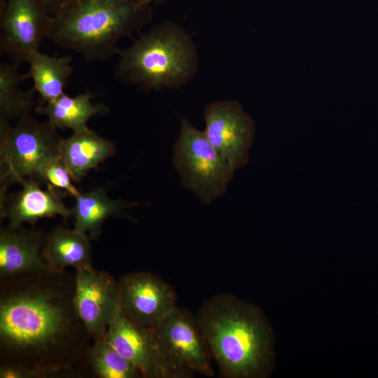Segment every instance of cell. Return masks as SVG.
Wrapping results in <instances>:
<instances>
[{
    "instance_id": "obj_2",
    "label": "cell",
    "mask_w": 378,
    "mask_h": 378,
    "mask_svg": "<svg viewBox=\"0 0 378 378\" xmlns=\"http://www.w3.org/2000/svg\"><path fill=\"white\" fill-rule=\"evenodd\" d=\"M212 358L227 378L267 374L272 360V335L261 311L233 295L206 300L195 316Z\"/></svg>"
},
{
    "instance_id": "obj_4",
    "label": "cell",
    "mask_w": 378,
    "mask_h": 378,
    "mask_svg": "<svg viewBox=\"0 0 378 378\" xmlns=\"http://www.w3.org/2000/svg\"><path fill=\"white\" fill-rule=\"evenodd\" d=\"M114 68L120 83L158 90L186 79L194 68V51L188 37L171 25H160L119 50Z\"/></svg>"
},
{
    "instance_id": "obj_14",
    "label": "cell",
    "mask_w": 378,
    "mask_h": 378,
    "mask_svg": "<svg viewBox=\"0 0 378 378\" xmlns=\"http://www.w3.org/2000/svg\"><path fill=\"white\" fill-rule=\"evenodd\" d=\"M46 235L36 228L8 227L0 232V277L10 279L50 269L42 252Z\"/></svg>"
},
{
    "instance_id": "obj_20",
    "label": "cell",
    "mask_w": 378,
    "mask_h": 378,
    "mask_svg": "<svg viewBox=\"0 0 378 378\" xmlns=\"http://www.w3.org/2000/svg\"><path fill=\"white\" fill-rule=\"evenodd\" d=\"M20 64L14 62L0 63V120L9 122L30 114L35 105L34 88L27 91L20 89V84L29 78L21 74Z\"/></svg>"
},
{
    "instance_id": "obj_11",
    "label": "cell",
    "mask_w": 378,
    "mask_h": 378,
    "mask_svg": "<svg viewBox=\"0 0 378 378\" xmlns=\"http://www.w3.org/2000/svg\"><path fill=\"white\" fill-rule=\"evenodd\" d=\"M74 306L93 342L121 313L118 281L92 266L75 268Z\"/></svg>"
},
{
    "instance_id": "obj_5",
    "label": "cell",
    "mask_w": 378,
    "mask_h": 378,
    "mask_svg": "<svg viewBox=\"0 0 378 378\" xmlns=\"http://www.w3.org/2000/svg\"><path fill=\"white\" fill-rule=\"evenodd\" d=\"M62 139L48 122H39L30 114L14 126L0 120V193H7L11 184L37 180L41 167L59 156Z\"/></svg>"
},
{
    "instance_id": "obj_16",
    "label": "cell",
    "mask_w": 378,
    "mask_h": 378,
    "mask_svg": "<svg viewBox=\"0 0 378 378\" xmlns=\"http://www.w3.org/2000/svg\"><path fill=\"white\" fill-rule=\"evenodd\" d=\"M71 207V217L74 218V228L83 233H89L91 239H97L102 232V225L111 216L132 219L125 211L138 206L137 202L109 198L105 190L96 188L87 192H80Z\"/></svg>"
},
{
    "instance_id": "obj_19",
    "label": "cell",
    "mask_w": 378,
    "mask_h": 378,
    "mask_svg": "<svg viewBox=\"0 0 378 378\" xmlns=\"http://www.w3.org/2000/svg\"><path fill=\"white\" fill-rule=\"evenodd\" d=\"M27 73L34 83L33 88L39 95L38 105L50 102L64 93L68 79L74 71L72 56L49 55L35 50L27 56Z\"/></svg>"
},
{
    "instance_id": "obj_12",
    "label": "cell",
    "mask_w": 378,
    "mask_h": 378,
    "mask_svg": "<svg viewBox=\"0 0 378 378\" xmlns=\"http://www.w3.org/2000/svg\"><path fill=\"white\" fill-rule=\"evenodd\" d=\"M104 339L143 377L178 378L166 362L154 332L135 325L122 313L108 326Z\"/></svg>"
},
{
    "instance_id": "obj_23",
    "label": "cell",
    "mask_w": 378,
    "mask_h": 378,
    "mask_svg": "<svg viewBox=\"0 0 378 378\" xmlns=\"http://www.w3.org/2000/svg\"><path fill=\"white\" fill-rule=\"evenodd\" d=\"M88 0H44L46 6L52 16L59 15L75 6ZM142 4H148L152 0H129Z\"/></svg>"
},
{
    "instance_id": "obj_3",
    "label": "cell",
    "mask_w": 378,
    "mask_h": 378,
    "mask_svg": "<svg viewBox=\"0 0 378 378\" xmlns=\"http://www.w3.org/2000/svg\"><path fill=\"white\" fill-rule=\"evenodd\" d=\"M148 4L129 0H88L52 16L47 38L88 62L110 59L118 41L140 25Z\"/></svg>"
},
{
    "instance_id": "obj_15",
    "label": "cell",
    "mask_w": 378,
    "mask_h": 378,
    "mask_svg": "<svg viewBox=\"0 0 378 378\" xmlns=\"http://www.w3.org/2000/svg\"><path fill=\"white\" fill-rule=\"evenodd\" d=\"M115 150L113 141L87 128L61 139L59 157L72 180L79 182L91 169L112 156Z\"/></svg>"
},
{
    "instance_id": "obj_1",
    "label": "cell",
    "mask_w": 378,
    "mask_h": 378,
    "mask_svg": "<svg viewBox=\"0 0 378 378\" xmlns=\"http://www.w3.org/2000/svg\"><path fill=\"white\" fill-rule=\"evenodd\" d=\"M0 281L1 365L35 378L85 374L92 340L75 309L74 275L48 269Z\"/></svg>"
},
{
    "instance_id": "obj_6",
    "label": "cell",
    "mask_w": 378,
    "mask_h": 378,
    "mask_svg": "<svg viewBox=\"0 0 378 378\" xmlns=\"http://www.w3.org/2000/svg\"><path fill=\"white\" fill-rule=\"evenodd\" d=\"M173 165L182 185L204 204L223 195L234 172L207 139L204 132L181 120L173 152Z\"/></svg>"
},
{
    "instance_id": "obj_25",
    "label": "cell",
    "mask_w": 378,
    "mask_h": 378,
    "mask_svg": "<svg viewBox=\"0 0 378 378\" xmlns=\"http://www.w3.org/2000/svg\"><path fill=\"white\" fill-rule=\"evenodd\" d=\"M6 1V0H0V9H1L4 7Z\"/></svg>"
},
{
    "instance_id": "obj_10",
    "label": "cell",
    "mask_w": 378,
    "mask_h": 378,
    "mask_svg": "<svg viewBox=\"0 0 378 378\" xmlns=\"http://www.w3.org/2000/svg\"><path fill=\"white\" fill-rule=\"evenodd\" d=\"M118 286L121 313L143 328L153 331L177 307L172 286L150 272L125 274Z\"/></svg>"
},
{
    "instance_id": "obj_21",
    "label": "cell",
    "mask_w": 378,
    "mask_h": 378,
    "mask_svg": "<svg viewBox=\"0 0 378 378\" xmlns=\"http://www.w3.org/2000/svg\"><path fill=\"white\" fill-rule=\"evenodd\" d=\"M89 365L100 378L142 377L136 367L113 348L104 337L93 342L89 351Z\"/></svg>"
},
{
    "instance_id": "obj_13",
    "label": "cell",
    "mask_w": 378,
    "mask_h": 378,
    "mask_svg": "<svg viewBox=\"0 0 378 378\" xmlns=\"http://www.w3.org/2000/svg\"><path fill=\"white\" fill-rule=\"evenodd\" d=\"M22 188L17 192L0 196L1 217L8 220L9 228H18L24 223H33L39 218L61 216L64 219L71 217V208L66 206L63 197L67 194L50 184L46 189L41 183L28 178L21 183Z\"/></svg>"
},
{
    "instance_id": "obj_22",
    "label": "cell",
    "mask_w": 378,
    "mask_h": 378,
    "mask_svg": "<svg viewBox=\"0 0 378 378\" xmlns=\"http://www.w3.org/2000/svg\"><path fill=\"white\" fill-rule=\"evenodd\" d=\"M37 181L62 190L74 197L80 192L72 183L71 175L59 156L48 161L41 167Z\"/></svg>"
},
{
    "instance_id": "obj_24",
    "label": "cell",
    "mask_w": 378,
    "mask_h": 378,
    "mask_svg": "<svg viewBox=\"0 0 378 378\" xmlns=\"http://www.w3.org/2000/svg\"><path fill=\"white\" fill-rule=\"evenodd\" d=\"M1 378H35L28 370L17 365H1Z\"/></svg>"
},
{
    "instance_id": "obj_9",
    "label": "cell",
    "mask_w": 378,
    "mask_h": 378,
    "mask_svg": "<svg viewBox=\"0 0 378 378\" xmlns=\"http://www.w3.org/2000/svg\"><path fill=\"white\" fill-rule=\"evenodd\" d=\"M204 118L207 139L235 172L249 160V150L255 138L252 118L237 101H218L205 107Z\"/></svg>"
},
{
    "instance_id": "obj_7",
    "label": "cell",
    "mask_w": 378,
    "mask_h": 378,
    "mask_svg": "<svg viewBox=\"0 0 378 378\" xmlns=\"http://www.w3.org/2000/svg\"><path fill=\"white\" fill-rule=\"evenodd\" d=\"M161 352L178 378L213 374L212 358L196 318L176 307L153 330Z\"/></svg>"
},
{
    "instance_id": "obj_17",
    "label": "cell",
    "mask_w": 378,
    "mask_h": 378,
    "mask_svg": "<svg viewBox=\"0 0 378 378\" xmlns=\"http://www.w3.org/2000/svg\"><path fill=\"white\" fill-rule=\"evenodd\" d=\"M42 256L53 270L92 266V249L87 234L63 225H57L46 235Z\"/></svg>"
},
{
    "instance_id": "obj_8",
    "label": "cell",
    "mask_w": 378,
    "mask_h": 378,
    "mask_svg": "<svg viewBox=\"0 0 378 378\" xmlns=\"http://www.w3.org/2000/svg\"><path fill=\"white\" fill-rule=\"evenodd\" d=\"M52 15L44 0H6L0 9V54L20 64L47 38Z\"/></svg>"
},
{
    "instance_id": "obj_18",
    "label": "cell",
    "mask_w": 378,
    "mask_h": 378,
    "mask_svg": "<svg viewBox=\"0 0 378 378\" xmlns=\"http://www.w3.org/2000/svg\"><path fill=\"white\" fill-rule=\"evenodd\" d=\"M90 91L70 97L63 93L55 100L35 107L36 113L46 115L55 129H71L74 132L88 128L87 122L94 115H104L110 111L103 103H92Z\"/></svg>"
}]
</instances>
